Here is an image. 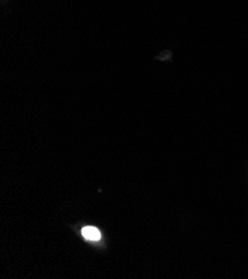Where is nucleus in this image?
<instances>
[{"mask_svg": "<svg viewBox=\"0 0 248 279\" xmlns=\"http://www.w3.org/2000/svg\"><path fill=\"white\" fill-rule=\"evenodd\" d=\"M81 234L85 238L88 239V241H92V242H98L101 237L100 231L97 229V228L93 227V226L84 227L81 230Z\"/></svg>", "mask_w": 248, "mask_h": 279, "instance_id": "f257e3e1", "label": "nucleus"}]
</instances>
